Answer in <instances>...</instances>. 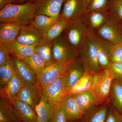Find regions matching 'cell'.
I'll return each mask as SVG.
<instances>
[{
    "mask_svg": "<svg viewBox=\"0 0 122 122\" xmlns=\"http://www.w3.org/2000/svg\"><path fill=\"white\" fill-rule=\"evenodd\" d=\"M70 24L66 20L59 18L49 29L43 33L44 38L52 41L61 35Z\"/></svg>",
    "mask_w": 122,
    "mask_h": 122,
    "instance_id": "29",
    "label": "cell"
},
{
    "mask_svg": "<svg viewBox=\"0 0 122 122\" xmlns=\"http://www.w3.org/2000/svg\"><path fill=\"white\" fill-rule=\"evenodd\" d=\"M109 10L110 13L119 22L122 21V0H110Z\"/></svg>",
    "mask_w": 122,
    "mask_h": 122,
    "instance_id": "33",
    "label": "cell"
},
{
    "mask_svg": "<svg viewBox=\"0 0 122 122\" xmlns=\"http://www.w3.org/2000/svg\"><path fill=\"white\" fill-rule=\"evenodd\" d=\"M105 122H122V114L112 106L109 105Z\"/></svg>",
    "mask_w": 122,
    "mask_h": 122,
    "instance_id": "38",
    "label": "cell"
},
{
    "mask_svg": "<svg viewBox=\"0 0 122 122\" xmlns=\"http://www.w3.org/2000/svg\"><path fill=\"white\" fill-rule=\"evenodd\" d=\"M107 69L114 79L122 81V61L111 62Z\"/></svg>",
    "mask_w": 122,
    "mask_h": 122,
    "instance_id": "34",
    "label": "cell"
},
{
    "mask_svg": "<svg viewBox=\"0 0 122 122\" xmlns=\"http://www.w3.org/2000/svg\"><path fill=\"white\" fill-rule=\"evenodd\" d=\"M24 60L28 63L34 71L36 75L43 71L46 65L45 59L36 53H35L31 56Z\"/></svg>",
    "mask_w": 122,
    "mask_h": 122,
    "instance_id": "32",
    "label": "cell"
},
{
    "mask_svg": "<svg viewBox=\"0 0 122 122\" xmlns=\"http://www.w3.org/2000/svg\"><path fill=\"white\" fill-rule=\"evenodd\" d=\"M8 2L9 5L11 4H16V2L18 0L19 2V0H7Z\"/></svg>",
    "mask_w": 122,
    "mask_h": 122,
    "instance_id": "42",
    "label": "cell"
},
{
    "mask_svg": "<svg viewBox=\"0 0 122 122\" xmlns=\"http://www.w3.org/2000/svg\"><path fill=\"white\" fill-rule=\"evenodd\" d=\"M107 69H101L94 75L91 90L96 99V105L110 102L111 88L113 80Z\"/></svg>",
    "mask_w": 122,
    "mask_h": 122,
    "instance_id": "2",
    "label": "cell"
},
{
    "mask_svg": "<svg viewBox=\"0 0 122 122\" xmlns=\"http://www.w3.org/2000/svg\"><path fill=\"white\" fill-rule=\"evenodd\" d=\"M42 92L43 95L56 106L59 105L64 97L68 94L64 74L52 83L42 87Z\"/></svg>",
    "mask_w": 122,
    "mask_h": 122,
    "instance_id": "9",
    "label": "cell"
},
{
    "mask_svg": "<svg viewBox=\"0 0 122 122\" xmlns=\"http://www.w3.org/2000/svg\"><path fill=\"white\" fill-rule=\"evenodd\" d=\"M94 75L86 70L85 74L70 91L69 94H73L91 89Z\"/></svg>",
    "mask_w": 122,
    "mask_h": 122,
    "instance_id": "30",
    "label": "cell"
},
{
    "mask_svg": "<svg viewBox=\"0 0 122 122\" xmlns=\"http://www.w3.org/2000/svg\"><path fill=\"white\" fill-rule=\"evenodd\" d=\"M120 28H121V30H122V23H121H121H120Z\"/></svg>",
    "mask_w": 122,
    "mask_h": 122,
    "instance_id": "44",
    "label": "cell"
},
{
    "mask_svg": "<svg viewBox=\"0 0 122 122\" xmlns=\"http://www.w3.org/2000/svg\"><path fill=\"white\" fill-rule=\"evenodd\" d=\"M42 94V87L38 83L25 82L15 100L26 103L35 110L41 101Z\"/></svg>",
    "mask_w": 122,
    "mask_h": 122,
    "instance_id": "11",
    "label": "cell"
},
{
    "mask_svg": "<svg viewBox=\"0 0 122 122\" xmlns=\"http://www.w3.org/2000/svg\"><path fill=\"white\" fill-rule=\"evenodd\" d=\"M66 0H26L36 5L35 15L44 14L59 18L63 4Z\"/></svg>",
    "mask_w": 122,
    "mask_h": 122,
    "instance_id": "13",
    "label": "cell"
},
{
    "mask_svg": "<svg viewBox=\"0 0 122 122\" xmlns=\"http://www.w3.org/2000/svg\"><path fill=\"white\" fill-rule=\"evenodd\" d=\"M0 122H21L17 114L13 103L1 97L0 98Z\"/></svg>",
    "mask_w": 122,
    "mask_h": 122,
    "instance_id": "24",
    "label": "cell"
},
{
    "mask_svg": "<svg viewBox=\"0 0 122 122\" xmlns=\"http://www.w3.org/2000/svg\"><path fill=\"white\" fill-rule=\"evenodd\" d=\"M25 82L15 68V72L7 86L2 91L0 92V97L7 99L13 103L19 94Z\"/></svg>",
    "mask_w": 122,
    "mask_h": 122,
    "instance_id": "17",
    "label": "cell"
},
{
    "mask_svg": "<svg viewBox=\"0 0 122 122\" xmlns=\"http://www.w3.org/2000/svg\"><path fill=\"white\" fill-rule=\"evenodd\" d=\"M59 18L44 14L36 15L33 20L32 25L35 28L44 33L49 29Z\"/></svg>",
    "mask_w": 122,
    "mask_h": 122,
    "instance_id": "31",
    "label": "cell"
},
{
    "mask_svg": "<svg viewBox=\"0 0 122 122\" xmlns=\"http://www.w3.org/2000/svg\"><path fill=\"white\" fill-rule=\"evenodd\" d=\"M10 54L7 44L0 43V66L4 65L11 59Z\"/></svg>",
    "mask_w": 122,
    "mask_h": 122,
    "instance_id": "39",
    "label": "cell"
},
{
    "mask_svg": "<svg viewBox=\"0 0 122 122\" xmlns=\"http://www.w3.org/2000/svg\"><path fill=\"white\" fill-rule=\"evenodd\" d=\"M122 61V41L113 45L110 56L111 62Z\"/></svg>",
    "mask_w": 122,
    "mask_h": 122,
    "instance_id": "36",
    "label": "cell"
},
{
    "mask_svg": "<svg viewBox=\"0 0 122 122\" xmlns=\"http://www.w3.org/2000/svg\"><path fill=\"white\" fill-rule=\"evenodd\" d=\"M91 0H83V3L85 5V7L87 9V7L89 4Z\"/></svg>",
    "mask_w": 122,
    "mask_h": 122,
    "instance_id": "41",
    "label": "cell"
},
{
    "mask_svg": "<svg viewBox=\"0 0 122 122\" xmlns=\"http://www.w3.org/2000/svg\"><path fill=\"white\" fill-rule=\"evenodd\" d=\"M112 106L122 114V81L113 79L110 91Z\"/></svg>",
    "mask_w": 122,
    "mask_h": 122,
    "instance_id": "26",
    "label": "cell"
},
{
    "mask_svg": "<svg viewBox=\"0 0 122 122\" xmlns=\"http://www.w3.org/2000/svg\"><path fill=\"white\" fill-rule=\"evenodd\" d=\"M59 105L63 108L66 122H79L84 115L75 102L72 95H66Z\"/></svg>",
    "mask_w": 122,
    "mask_h": 122,
    "instance_id": "16",
    "label": "cell"
},
{
    "mask_svg": "<svg viewBox=\"0 0 122 122\" xmlns=\"http://www.w3.org/2000/svg\"><path fill=\"white\" fill-rule=\"evenodd\" d=\"M35 53L39 54L44 58L46 61V65L54 61L53 56L52 41L45 38L36 45Z\"/></svg>",
    "mask_w": 122,
    "mask_h": 122,
    "instance_id": "28",
    "label": "cell"
},
{
    "mask_svg": "<svg viewBox=\"0 0 122 122\" xmlns=\"http://www.w3.org/2000/svg\"><path fill=\"white\" fill-rule=\"evenodd\" d=\"M86 71L85 66L79 58L72 60L69 63L64 74L68 94L70 91L81 78Z\"/></svg>",
    "mask_w": 122,
    "mask_h": 122,
    "instance_id": "12",
    "label": "cell"
},
{
    "mask_svg": "<svg viewBox=\"0 0 122 122\" xmlns=\"http://www.w3.org/2000/svg\"><path fill=\"white\" fill-rule=\"evenodd\" d=\"M9 5L7 0H0V11Z\"/></svg>",
    "mask_w": 122,
    "mask_h": 122,
    "instance_id": "40",
    "label": "cell"
},
{
    "mask_svg": "<svg viewBox=\"0 0 122 122\" xmlns=\"http://www.w3.org/2000/svg\"><path fill=\"white\" fill-rule=\"evenodd\" d=\"M15 71L13 57L6 64L0 66V92L2 91L7 86Z\"/></svg>",
    "mask_w": 122,
    "mask_h": 122,
    "instance_id": "27",
    "label": "cell"
},
{
    "mask_svg": "<svg viewBox=\"0 0 122 122\" xmlns=\"http://www.w3.org/2000/svg\"><path fill=\"white\" fill-rule=\"evenodd\" d=\"M88 38L96 46L100 69H106L110 63L111 53L113 44L90 31Z\"/></svg>",
    "mask_w": 122,
    "mask_h": 122,
    "instance_id": "8",
    "label": "cell"
},
{
    "mask_svg": "<svg viewBox=\"0 0 122 122\" xmlns=\"http://www.w3.org/2000/svg\"><path fill=\"white\" fill-rule=\"evenodd\" d=\"M7 45L11 54L18 59L25 60L35 53L36 45H23L16 41Z\"/></svg>",
    "mask_w": 122,
    "mask_h": 122,
    "instance_id": "25",
    "label": "cell"
},
{
    "mask_svg": "<svg viewBox=\"0 0 122 122\" xmlns=\"http://www.w3.org/2000/svg\"><path fill=\"white\" fill-rule=\"evenodd\" d=\"M110 0H91L87 11L109 9Z\"/></svg>",
    "mask_w": 122,
    "mask_h": 122,
    "instance_id": "35",
    "label": "cell"
},
{
    "mask_svg": "<svg viewBox=\"0 0 122 122\" xmlns=\"http://www.w3.org/2000/svg\"><path fill=\"white\" fill-rule=\"evenodd\" d=\"M72 61L65 62L54 61L46 65L43 71L37 75L38 84L42 87L56 80L64 74Z\"/></svg>",
    "mask_w": 122,
    "mask_h": 122,
    "instance_id": "7",
    "label": "cell"
},
{
    "mask_svg": "<svg viewBox=\"0 0 122 122\" xmlns=\"http://www.w3.org/2000/svg\"><path fill=\"white\" fill-rule=\"evenodd\" d=\"M89 32L81 19L70 23L62 34L68 43L78 52L88 39Z\"/></svg>",
    "mask_w": 122,
    "mask_h": 122,
    "instance_id": "3",
    "label": "cell"
},
{
    "mask_svg": "<svg viewBox=\"0 0 122 122\" xmlns=\"http://www.w3.org/2000/svg\"><path fill=\"white\" fill-rule=\"evenodd\" d=\"M26 0H19V3L18 4H24L26 1Z\"/></svg>",
    "mask_w": 122,
    "mask_h": 122,
    "instance_id": "43",
    "label": "cell"
},
{
    "mask_svg": "<svg viewBox=\"0 0 122 122\" xmlns=\"http://www.w3.org/2000/svg\"><path fill=\"white\" fill-rule=\"evenodd\" d=\"M19 119L21 122H37L36 111L26 103L15 100L13 103Z\"/></svg>",
    "mask_w": 122,
    "mask_h": 122,
    "instance_id": "19",
    "label": "cell"
},
{
    "mask_svg": "<svg viewBox=\"0 0 122 122\" xmlns=\"http://www.w3.org/2000/svg\"><path fill=\"white\" fill-rule=\"evenodd\" d=\"M86 12L83 0H66L63 4L59 18L71 23L81 19Z\"/></svg>",
    "mask_w": 122,
    "mask_h": 122,
    "instance_id": "10",
    "label": "cell"
},
{
    "mask_svg": "<svg viewBox=\"0 0 122 122\" xmlns=\"http://www.w3.org/2000/svg\"><path fill=\"white\" fill-rule=\"evenodd\" d=\"M36 10V4L30 1L8 5L0 11V22L16 23L21 25H31Z\"/></svg>",
    "mask_w": 122,
    "mask_h": 122,
    "instance_id": "1",
    "label": "cell"
},
{
    "mask_svg": "<svg viewBox=\"0 0 122 122\" xmlns=\"http://www.w3.org/2000/svg\"><path fill=\"white\" fill-rule=\"evenodd\" d=\"M71 95L84 114L96 105V99L91 90Z\"/></svg>",
    "mask_w": 122,
    "mask_h": 122,
    "instance_id": "23",
    "label": "cell"
},
{
    "mask_svg": "<svg viewBox=\"0 0 122 122\" xmlns=\"http://www.w3.org/2000/svg\"><path fill=\"white\" fill-rule=\"evenodd\" d=\"M54 61L65 62L78 58V53L71 46L62 34L52 41Z\"/></svg>",
    "mask_w": 122,
    "mask_h": 122,
    "instance_id": "4",
    "label": "cell"
},
{
    "mask_svg": "<svg viewBox=\"0 0 122 122\" xmlns=\"http://www.w3.org/2000/svg\"><path fill=\"white\" fill-rule=\"evenodd\" d=\"M110 102L95 106L84 114L79 122H105Z\"/></svg>",
    "mask_w": 122,
    "mask_h": 122,
    "instance_id": "20",
    "label": "cell"
},
{
    "mask_svg": "<svg viewBox=\"0 0 122 122\" xmlns=\"http://www.w3.org/2000/svg\"><path fill=\"white\" fill-rule=\"evenodd\" d=\"M93 32L98 36L113 45L122 41L120 22L110 13L108 20L105 24Z\"/></svg>",
    "mask_w": 122,
    "mask_h": 122,
    "instance_id": "6",
    "label": "cell"
},
{
    "mask_svg": "<svg viewBox=\"0 0 122 122\" xmlns=\"http://www.w3.org/2000/svg\"><path fill=\"white\" fill-rule=\"evenodd\" d=\"M78 58L86 70L94 74L100 70L96 46L88 38L78 52Z\"/></svg>",
    "mask_w": 122,
    "mask_h": 122,
    "instance_id": "5",
    "label": "cell"
},
{
    "mask_svg": "<svg viewBox=\"0 0 122 122\" xmlns=\"http://www.w3.org/2000/svg\"><path fill=\"white\" fill-rule=\"evenodd\" d=\"M45 39L42 32L31 25H21L20 34L16 41L23 45H36Z\"/></svg>",
    "mask_w": 122,
    "mask_h": 122,
    "instance_id": "15",
    "label": "cell"
},
{
    "mask_svg": "<svg viewBox=\"0 0 122 122\" xmlns=\"http://www.w3.org/2000/svg\"><path fill=\"white\" fill-rule=\"evenodd\" d=\"M55 106V104L42 94L40 102L35 107L37 115V122H49Z\"/></svg>",
    "mask_w": 122,
    "mask_h": 122,
    "instance_id": "21",
    "label": "cell"
},
{
    "mask_svg": "<svg viewBox=\"0 0 122 122\" xmlns=\"http://www.w3.org/2000/svg\"><path fill=\"white\" fill-rule=\"evenodd\" d=\"M15 68L25 82L37 83V75L28 63L24 60L13 57Z\"/></svg>",
    "mask_w": 122,
    "mask_h": 122,
    "instance_id": "22",
    "label": "cell"
},
{
    "mask_svg": "<svg viewBox=\"0 0 122 122\" xmlns=\"http://www.w3.org/2000/svg\"><path fill=\"white\" fill-rule=\"evenodd\" d=\"M49 122H66L63 108L61 105L55 106Z\"/></svg>",
    "mask_w": 122,
    "mask_h": 122,
    "instance_id": "37",
    "label": "cell"
},
{
    "mask_svg": "<svg viewBox=\"0 0 122 122\" xmlns=\"http://www.w3.org/2000/svg\"><path fill=\"white\" fill-rule=\"evenodd\" d=\"M21 25L16 23H0V43L8 44L15 41L20 34Z\"/></svg>",
    "mask_w": 122,
    "mask_h": 122,
    "instance_id": "18",
    "label": "cell"
},
{
    "mask_svg": "<svg viewBox=\"0 0 122 122\" xmlns=\"http://www.w3.org/2000/svg\"><path fill=\"white\" fill-rule=\"evenodd\" d=\"M110 14L109 9L87 11L81 20L90 31L94 32L105 24Z\"/></svg>",
    "mask_w": 122,
    "mask_h": 122,
    "instance_id": "14",
    "label": "cell"
}]
</instances>
